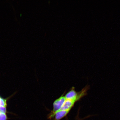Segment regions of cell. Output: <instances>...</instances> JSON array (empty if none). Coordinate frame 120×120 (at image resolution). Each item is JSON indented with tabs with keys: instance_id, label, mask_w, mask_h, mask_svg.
Masks as SVG:
<instances>
[{
	"instance_id": "obj_1",
	"label": "cell",
	"mask_w": 120,
	"mask_h": 120,
	"mask_svg": "<svg viewBox=\"0 0 120 120\" xmlns=\"http://www.w3.org/2000/svg\"><path fill=\"white\" fill-rule=\"evenodd\" d=\"M64 94L57 99L53 103V109L50 113H53L60 110L66 99Z\"/></svg>"
},
{
	"instance_id": "obj_2",
	"label": "cell",
	"mask_w": 120,
	"mask_h": 120,
	"mask_svg": "<svg viewBox=\"0 0 120 120\" xmlns=\"http://www.w3.org/2000/svg\"><path fill=\"white\" fill-rule=\"evenodd\" d=\"M70 111L60 110L55 113H50L48 116V118L50 119L54 118V120H60L66 116Z\"/></svg>"
},
{
	"instance_id": "obj_3",
	"label": "cell",
	"mask_w": 120,
	"mask_h": 120,
	"mask_svg": "<svg viewBox=\"0 0 120 120\" xmlns=\"http://www.w3.org/2000/svg\"><path fill=\"white\" fill-rule=\"evenodd\" d=\"M76 102L74 100L66 99L60 110H71Z\"/></svg>"
},
{
	"instance_id": "obj_4",
	"label": "cell",
	"mask_w": 120,
	"mask_h": 120,
	"mask_svg": "<svg viewBox=\"0 0 120 120\" xmlns=\"http://www.w3.org/2000/svg\"><path fill=\"white\" fill-rule=\"evenodd\" d=\"M8 119L6 114L0 113V120H7Z\"/></svg>"
},
{
	"instance_id": "obj_5",
	"label": "cell",
	"mask_w": 120,
	"mask_h": 120,
	"mask_svg": "<svg viewBox=\"0 0 120 120\" xmlns=\"http://www.w3.org/2000/svg\"><path fill=\"white\" fill-rule=\"evenodd\" d=\"M89 117V116H87V117H85L84 118H82V119H79V118H78H78H77V119H76V120H84V119H86V118H87Z\"/></svg>"
},
{
	"instance_id": "obj_6",
	"label": "cell",
	"mask_w": 120,
	"mask_h": 120,
	"mask_svg": "<svg viewBox=\"0 0 120 120\" xmlns=\"http://www.w3.org/2000/svg\"></svg>"
}]
</instances>
